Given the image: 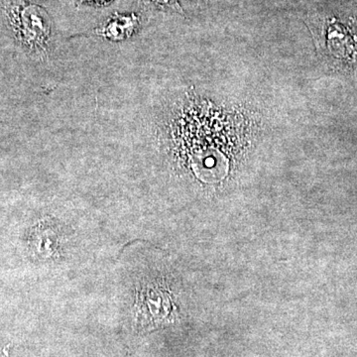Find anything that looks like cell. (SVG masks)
I'll use <instances>...</instances> for the list:
<instances>
[{"label": "cell", "instance_id": "cell-1", "mask_svg": "<svg viewBox=\"0 0 357 357\" xmlns=\"http://www.w3.org/2000/svg\"><path fill=\"white\" fill-rule=\"evenodd\" d=\"M16 26L30 48L46 53L50 44L52 22L43 8L34 4L20 6L16 13Z\"/></svg>", "mask_w": 357, "mask_h": 357}, {"label": "cell", "instance_id": "cell-2", "mask_svg": "<svg viewBox=\"0 0 357 357\" xmlns=\"http://www.w3.org/2000/svg\"><path fill=\"white\" fill-rule=\"evenodd\" d=\"M138 25L139 17L136 14H114L96 30V33L110 41H122L132 36Z\"/></svg>", "mask_w": 357, "mask_h": 357}, {"label": "cell", "instance_id": "cell-3", "mask_svg": "<svg viewBox=\"0 0 357 357\" xmlns=\"http://www.w3.org/2000/svg\"><path fill=\"white\" fill-rule=\"evenodd\" d=\"M150 6L158 7V8H178V0H144Z\"/></svg>", "mask_w": 357, "mask_h": 357}, {"label": "cell", "instance_id": "cell-4", "mask_svg": "<svg viewBox=\"0 0 357 357\" xmlns=\"http://www.w3.org/2000/svg\"><path fill=\"white\" fill-rule=\"evenodd\" d=\"M91 1L100 2H100H102V3H103V2L109 1V0H91Z\"/></svg>", "mask_w": 357, "mask_h": 357}]
</instances>
